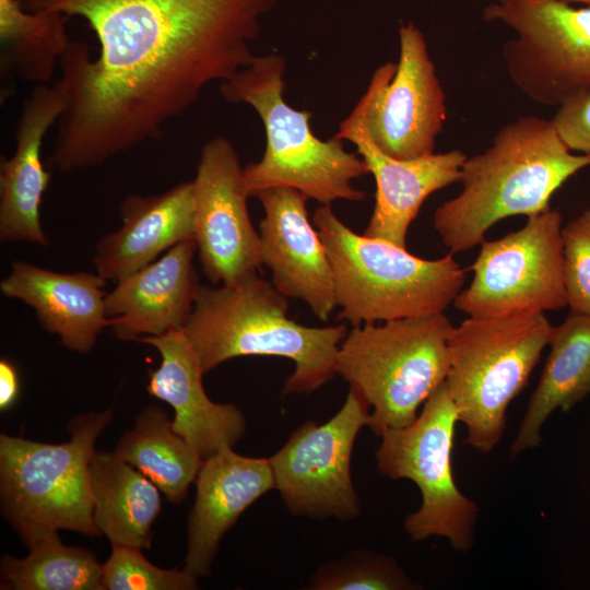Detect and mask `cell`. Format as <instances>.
Returning <instances> with one entry per match:
<instances>
[{"instance_id":"cell-1","label":"cell","mask_w":590,"mask_h":590,"mask_svg":"<svg viewBox=\"0 0 590 590\" xmlns=\"http://www.w3.org/2000/svg\"><path fill=\"white\" fill-rule=\"evenodd\" d=\"M28 11L84 19L99 44L72 40L60 59L71 101L50 157L62 173L99 166L163 135L203 88L255 55L250 42L278 0H21Z\"/></svg>"},{"instance_id":"cell-2","label":"cell","mask_w":590,"mask_h":590,"mask_svg":"<svg viewBox=\"0 0 590 590\" xmlns=\"http://www.w3.org/2000/svg\"><path fill=\"white\" fill-rule=\"evenodd\" d=\"M588 166L590 155L573 153L552 119L520 117L502 127L485 151L465 158L461 191L436 209L434 228L450 252L467 251L500 220L550 209L554 192Z\"/></svg>"},{"instance_id":"cell-3","label":"cell","mask_w":590,"mask_h":590,"mask_svg":"<svg viewBox=\"0 0 590 590\" xmlns=\"http://www.w3.org/2000/svg\"><path fill=\"white\" fill-rule=\"evenodd\" d=\"M287 297L258 274L222 286L200 285L182 331L204 373L235 357L290 358L283 394H308L335 375L345 324L307 327L287 317Z\"/></svg>"},{"instance_id":"cell-4","label":"cell","mask_w":590,"mask_h":590,"mask_svg":"<svg viewBox=\"0 0 590 590\" xmlns=\"http://www.w3.org/2000/svg\"><path fill=\"white\" fill-rule=\"evenodd\" d=\"M286 58L280 54L255 56L220 93L227 103L251 106L266 131L261 160L244 167L250 197L275 187L294 188L321 204L337 200L362 201L366 193L352 181L369 174L361 156L347 152L343 140L323 141L310 128L312 114L291 107L283 97Z\"/></svg>"},{"instance_id":"cell-5","label":"cell","mask_w":590,"mask_h":590,"mask_svg":"<svg viewBox=\"0 0 590 590\" xmlns=\"http://www.w3.org/2000/svg\"><path fill=\"white\" fill-rule=\"evenodd\" d=\"M329 256L339 319L353 326L444 312L465 270L449 252L423 259L393 243L359 235L321 204L312 214Z\"/></svg>"},{"instance_id":"cell-6","label":"cell","mask_w":590,"mask_h":590,"mask_svg":"<svg viewBox=\"0 0 590 590\" xmlns=\"http://www.w3.org/2000/svg\"><path fill=\"white\" fill-rule=\"evenodd\" d=\"M111 420V410L80 414L68 423L70 440L62 444L0 435L1 511L26 547L60 529L102 534L94 521L90 464Z\"/></svg>"},{"instance_id":"cell-7","label":"cell","mask_w":590,"mask_h":590,"mask_svg":"<svg viewBox=\"0 0 590 590\" xmlns=\"http://www.w3.org/2000/svg\"><path fill=\"white\" fill-rule=\"evenodd\" d=\"M453 326L444 312L353 326L340 344L335 374L367 403L379 436L418 415L449 373Z\"/></svg>"},{"instance_id":"cell-8","label":"cell","mask_w":590,"mask_h":590,"mask_svg":"<svg viewBox=\"0 0 590 590\" xmlns=\"http://www.w3.org/2000/svg\"><path fill=\"white\" fill-rule=\"evenodd\" d=\"M553 331L543 312L469 317L452 328L446 384L470 447L486 453L498 445L508 405L527 386Z\"/></svg>"},{"instance_id":"cell-9","label":"cell","mask_w":590,"mask_h":590,"mask_svg":"<svg viewBox=\"0 0 590 590\" xmlns=\"http://www.w3.org/2000/svg\"><path fill=\"white\" fill-rule=\"evenodd\" d=\"M458 410L446 381L425 401L417 417L404 427L387 428L375 452L380 474L406 479L421 492L420 508L408 515L404 529L413 541L445 538L458 552L474 543L479 506L458 488L451 467Z\"/></svg>"},{"instance_id":"cell-10","label":"cell","mask_w":590,"mask_h":590,"mask_svg":"<svg viewBox=\"0 0 590 590\" xmlns=\"http://www.w3.org/2000/svg\"><path fill=\"white\" fill-rule=\"evenodd\" d=\"M486 22H502L515 38L503 46L507 73L529 99L559 107L590 92V7L560 0H494Z\"/></svg>"},{"instance_id":"cell-11","label":"cell","mask_w":590,"mask_h":590,"mask_svg":"<svg viewBox=\"0 0 590 590\" xmlns=\"http://www.w3.org/2000/svg\"><path fill=\"white\" fill-rule=\"evenodd\" d=\"M562 228L560 212L547 209L518 231L484 239L455 307L469 317L504 318L567 306Z\"/></svg>"},{"instance_id":"cell-12","label":"cell","mask_w":590,"mask_h":590,"mask_svg":"<svg viewBox=\"0 0 590 590\" xmlns=\"http://www.w3.org/2000/svg\"><path fill=\"white\" fill-rule=\"evenodd\" d=\"M369 406L353 389L326 423L307 421L269 458L275 489L294 516L346 521L361 512L351 476V457Z\"/></svg>"},{"instance_id":"cell-13","label":"cell","mask_w":590,"mask_h":590,"mask_svg":"<svg viewBox=\"0 0 590 590\" xmlns=\"http://www.w3.org/2000/svg\"><path fill=\"white\" fill-rule=\"evenodd\" d=\"M399 45L398 63L379 66L361 99L375 145L411 160L434 153L447 106L424 35L413 22L401 24Z\"/></svg>"},{"instance_id":"cell-14","label":"cell","mask_w":590,"mask_h":590,"mask_svg":"<svg viewBox=\"0 0 590 590\" xmlns=\"http://www.w3.org/2000/svg\"><path fill=\"white\" fill-rule=\"evenodd\" d=\"M192 185L193 239L204 275L214 285H233L257 274L260 237L248 212L244 167L227 139L204 143Z\"/></svg>"},{"instance_id":"cell-15","label":"cell","mask_w":590,"mask_h":590,"mask_svg":"<svg viewBox=\"0 0 590 590\" xmlns=\"http://www.w3.org/2000/svg\"><path fill=\"white\" fill-rule=\"evenodd\" d=\"M333 137L353 143L375 178V206L364 235L404 248L409 228L425 200L433 192L459 181L467 158L460 150L411 160L384 153L369 137L362 99Z\"/></svg>"},{"instance_id":"cell-16","label":"cell","mask_w":590,"mask_h":590,"mask_svg":"<svg viewBox=\"0 0 590 590\" xmlns=\"http://www.w3.org/2000/svg\"><path fill=\"white\" fill-rule=\"evenodd\" d=\"M256 197L264 211L259 226L261 263L271 270L272 284L327 321L337 306L334 278L326 246L308 217V198L288 187L266 189Z\"/></svg>"},{"instance_id":"cell-17","label":"cell","mask_w":590,"mask_h":590,"mask_svg":"<svg viewBox=\"0 0 590 590\" xmlns=\"http://www.w3.org/2000/svg\"><path fill=\"white\" fill-rule=\"evenodd\" d=\"M71 101L67 81L35 85L23 101L15 130L16 146L10 158L0 161V240L50 244L42 228L40 205L50 181L42 162L47 131L68 109Z\"/></svg>"},{"instance_id":"cell-18","label":"cell","mask_w":590,"mask_h":590,"mask_svg":"<svg viewBox=\"0 0 590 590\" xmlns=\"http://www.w3.org/2000/svg\"><path fill=\"white\" fill-rule=\"evenodd\" d=\"M137 341L155 347L161 364L149 373L146 390L175 411L173 429L205 460L243 438L246 420L233 403H215L206 394L200 358L181 330Z\"/></svg>"},{"instance_id":"cell-19","label":"cell","mask_w":590,"mask_h":590,"mask_svg":"<svg viewBox=\"0 0 590 590\" xmlns=\"http://www.w3.org/2000/svg\"><path fill=\"white\" fill-rule=\"evenodd\" d=\"M196 252L194 239L184 240L116 282L104 305L117 338L137 341L184 329L200 286L193 266Z\"/></svg>"},{"instance_id":"cell-20","label":"cell","mask_w":590,"mask_h":590,"mask_svg":"<svg viewBox=\"0 0 590 590\" xmlns=\"http://www.w3.org/2000/svg\"><path fill=\"white\" fill-rule=\"evenodd\" d=\"M194 484L185 569L200 578L210 575L225 533L248 507L275 488V481L269 458L246 457L223 447L203 460Z\"/></svg>"},{"instance_id":"cell-21","label":"cell","mask_w":590,"mask_h":590,"mask_svg":"<svg viewBox=\"0 0 590 590\" xmlns=\"http://www.w3.org/2000/svg\"><path fill=\"white\" fill-rule=\"evenodd\" d=\"M106 282L98 273H60L13 261L11 272L0 282V291L32 307L40 326L58 335L66 349L87 354L98 334L109 327L103 291Z\"/></svg>"},{"instance_id":"cell-22","label":"cell","mask_w":590,"mask_h":590,"mask_svg":"<svg viewBox=\"0 0 590 590\" xmlns=\"http://www.w3.org/2000/svg\"><path fill=\"white\" fill-rule=\"evenodd\" d=\"M119 214L122 225L98 240L92 259L101 276L116 282L175 245L193 239L192 180L160 194H130L121 202Z\"/></svg>"},{"instance_id":"cell-23","label":"cell","mask_w":590,"mask_h":590,"mask_svg":"<svg viewBox=\"0 0 590 590\" xmlns=\"http://www.w3.org/2000/svg\"><path fill=\"white\" fill-rule=\"evenodd\" d=\"M538 386L511 445V456L535 448L556 410L566 412L590 394V315L570 311L554 331Z\"/></svg>"},{"instance_id":"cell-24","label":"cell","mask_w":590,"mask_h":590,"mask_svg":"<svg viewBox=\"0 0 590 590\" xmlns=\"http://www.w3.org/2000/svg\"><path fill=\"white\" fill-rule=\"evenodd\" d=\"M94 521L111 545L149 550L162 509L160 489L115 451H96L90 464Z\"/></svg>"},{"instance_id":"cell-25","label":"cell","mask_w":590,"mask_h":590,"mask_svg":"<svg viewBox=\"0 0 590 590\" xmlns=\"http://www.w3.org/2000/svg\"><path fill=\"white\" fill-rule=\"evenodd\" d=\"M114 451L143 473L174 504L184 500L203 462L173 429L167 413L157 405L142 410L134 426L120 437Z\"/></svg>"},{"instance_id":"cell-26","label":"cell","mask_w":590,"mask_h":590,"mask_svg":"<svg viewBox=\"0 0 590 590\" xmlns=\"http://www.w3.org/2000/svg\"><path fill=\"white\" fill-rule=\"evenodd\" d=\"M58 11H28L21 0H0V69L2 75L49 84L72 40Z\"/></svg>"},{"instance_id":"cell-27","label":"cell","mask_w":590,"mask_h":590,"mask_svg":"<svg viewBox=\"0 0 590 590\" xmlns=\"http://www.w3.org/2000/svg\"><path fill=\"white\" fill-rule=\"evenodd\" d=\"M26 557L5 555L0 588L13 590H104L103 564L91 551L64 545L58 531L32 546Z\"/></svg>"},{"instance_id":"cell-28","label":"cell","mask_w":590,"mask_h":590,"mask_svg":"<svg viewBox=\"0 0 590 590\" xmlns=\"http://www.w3.org/2000/svg\"><path fill=\"white\" fill-rule=\"evenodd\" d=\"M307 590H416L414 581L389 555L353 550L320 565L309 577Z\"/></svg>"},{"instance_id":"cell-29","label":"cell","mask_w":590,"mask_h":590,"mask_svg":"<svg viewBox=\"0 0 590 590\" xmlns=\"http://www.w3.org/2000/svg\"><path fill=\"white\" fill-rule=\"evenodd\" d=\"M142 550L111 545L103 564L104 590H194L198 577L187 569H163L150 563Z\"/></svg>"},{"instance_id":"cell-30","label":"cell","mask_w":590,"mask_h":590,"mask_svg":"<svg viewBox=\"0 0 590 590\" xmlns=\"http://www.w3.org/2000/svg\"><path fill=\"white\" fill-rule=\"evenodd\" d=\"M562 238L567 306L590 315V209L562 228Z\"/></svg>"},{"instance_id":"cell-31","label":"cell","mask_w":590,"mask_h":590,"mask_svg":"<svg viewBox=\"0 0 590 590\" xmlns=\"http://www.w3.org/2000/svg\"><path fill=\"white\" fill-rule=\"evenodd\" d=\"M552 121L569 150L590 155V92L560 105Z\"/></svg>"},{"instance_id":"cell-32","label":"cell","mask_w":590,"mask_h":590,"mask_svg":"<svg viewBox=\"0 0 590 590\" xmlns=\"http://www.w3.org/2000/svg\"><path fill=\"white\" fill-rule=\"evenodd\" d=\"M20 393L19 373L8 358L0 359V410L7 411L13 406Z\"/></svg>"},{"instance_id":"cell-33","label":"cell","mask_w":590,"mask_h":590,"mask_svg":"<svg viewBox=\"0 0 590 590\" xmlns=\"http://www.w3.org/2000/svg\"><path fill=\"white\" fill-rule=\"evenodd\" d=\"M560 1H565V2H568L570 4H573V3H582V4H587V7H590V0H560Z\"/></svg>"}]
</instances>
